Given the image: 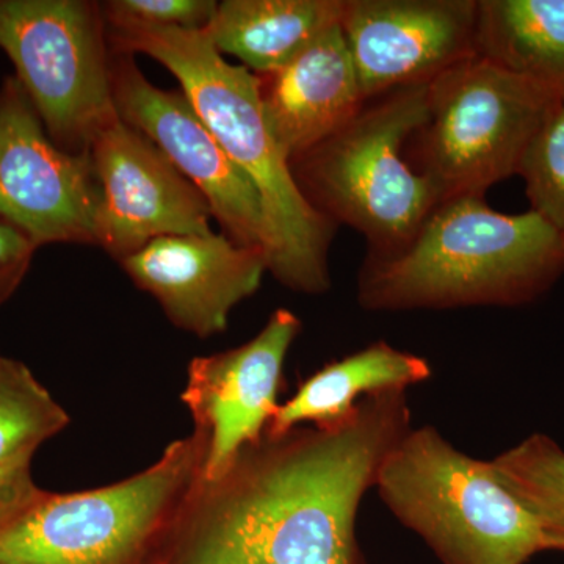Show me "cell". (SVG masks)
Segmentation results:
<instances>
[{
    "instance_id": "obj_16",
    "label": "cell",
    "mask_w": 564,
    "mask_h": 564,
    "mask_svg": "<svg viewBox=\"0 0 564 564\" xmlns=\"http://www.w3.org/2000/svg\"><path fill=\"white\" fill-rule=\"evenodd\" d=\"M429 359L384 340L334 359L304 378L291 399L280 403L265 433L280 436L299 426H332L350 417L366 397L406 391L432 378Z\"/></svg>"
},
{
    "instance_id": "obj_8",
    "label": "cell",
    "mask_w": 564,
    "mask_h": 564,
    "mask_svg": "<svg viewBox=\"0 0 564 564\" xmlns=\"http://www.w3.org/2000/svg\"><path fill=\"white\" fill-rule=\"evenodd\" d=\"M0 47L17 68L47 135L70 154H90L120 120L111 93L109 25L101 3L0 0Z\"/></svg>"
},
{
    "instance_id": "obj_24",
    "label": "cell",
    "mask_w": 564,
    "mask_h": 564,
    "mask_svg": "<svg viewBox=\"0 0 564 564\" xmlns=\"http://www.w3.org/2000/svg\"><path fill=\"white\" fill-rule=\"evenodd\" d=\"M32 463L0 469V530L39 502L46 494L32 477Z\"/></svg>"
},
{
    "instance_id": "obj_3",
    "label": "cell",
    "mask_w": 564,
    "mask_h": 564,
    "mask_svg": "<svg viewBox=\"0 0 564 564\" xmlns=\"http://www.w3.org/2000/svg\"><path fill=\"white\" fill-rule=\"evenodd\" d=\"M564 274V237L536 212L508 215L480 196L437 204L410 242L367 254L358 303L372 313L519 307Z\"/></svg>"
},
{
    "instance_id": "obj_7",
    "label": "cell",
    "mask_w": 564,
    "mask_h": 564,
    "mask_svg": "<svg viewBox=\"0 0 564 564\" xmlns=\"http://www.w3.org/2000/svg\"><path fill=\"white\" fill-rule=\"evenodd\" d=\"M564 96L475 54L430 82L415 143L417 169L440 202L480 196L516 176Z\"/></svg>"
},
{
    "instance_id": "obj_11",
    "label": "cell",
    "mask_w": 564,
    "mask_h": 564,
    "mask_svg": "<svg viewBox=\"0 0 564 564\" xmlns=\"http://www.w3.org/2000/svg\"><path fill=\"white\" fill-rule=\"evenodd\" d=\"M111 93L126 124L144 133L209 203L214 220L234 242L265 250L261 198L228 158L182 90L155 87L133 55L113 52Z\"/></svg>"
},
{
    "instance_id": "obj_25",
    "label": "cell",
    "mask_w": 564,
    "mask_h": 564,
    "mask_svg": "<svg viewBox=\"0 0 564 564\" xmlns=\"http://www.w3.org/2000/svg\"><path fill=\"white\" fill-rule=\"evenodd\" d=\"M162 564H265L221 552H177L165 556Z\"/></svg>"
},
{
    "instance_id": "obj_22",
    "label": "cell",
    "mask_w": 564,
    "mask_h": 564,
    "mask_svg": "<svg viewBox=\"0 0 564 564\" xmlns=\"http://www.w3.org/2000/svg\"><path fill=\"white\" fill-rule=\"evenodd\" d=\"M210 0H110L101 3L107 24L204 31L217 10Z\"/></svg>"
},
{
    "instance_id": "obj_9",
    "label": "cell",
    "mask_w": 564,
    "mask_h": 564,
    "mask_svg": "<svg viewBox=\"0 0 564 564\" xmlns=\"http://www.w3.org/2000/svg\"><path fill=\"white\" fill-rule=\"evenodd\" d=\"M98 177L90 154L51 140L17 77L0 87V218L35 247L95 245Z\"/></svg>"
},
{
    "instance_id": "obj_4",
    "label": "cell",
    "mask_w": 564,
    "mask_h": 564,
    "mask_svg": "<svg viewBox=\"0 0 564 564\" xmlns=\"http://www.w3.org/2000/svg\"><path fill=\"white\" fill-rule=\"evenodd\" d=\"M209 454L203 430L102 488L47 492L0 530V564H161Z\"/></svg>"
},
{
    "instance_id": "obj_20",
    "label": "cell",
    "mask_w": 564,
    "mask_h": 564,
    "mask_svg": "<svg viewBox=\"0 0 564 564\" xmlns=\"http://www.w3.org/2000/svg\"><path fill=\"white\" fill-rule=\"evenodd\" d=\"M494 473L524 503L564 552V451L547 434H532L489 459Z\"/></svg>"
},
{
    "instance_id": "obj_12",
    "label": "cell",
    "mask_w": 564,
    "mask_h": 564,
    "mask_svg": "<svg viewBox=\"0 0 564 564\" xmlns=\"http://www.w3.org/2000/svg\"><path fill=\"white\" fill-rule=\"evenodd\" d=\"M478 0H345L343 32L366 101L477 54Z\"/></svg>"
},
{
    "instance_id": "obj_5",
    "label": "cell",
    "mask_w": 564,
    "mask_h": 564,
    "mask_svg": "<svg viewBox=\"0 0 564 564\" xmlns=\"http://www.w3.org/2000/svg\"><path fill=\"white\" fill-rule=\"evenodd\" d=\"M373 489L443 564H525L556 551L491 462L464 454L433 425L404 434L381 464Z\"/></svg>"
},
{
    "instance_id": "obj_10",
    "label": "cell",
    "mask_w": 564,
    "mask_h": 564,
    "mask_svg": "<svg viewBox=\"0 0 564 564\" xmlns=\"http://www.w3.org/2000/svg\"><path fill=\"white\" fill-rule=\"evenodd\" d=\"M99 182L95 245L117 261L169 236H207L209 203L154 141L124 121L111 122L90 148Z\"/></svg>"
},
{
    "instance_id": "obj_23",
    "label": "cell",
    "mask_w": 564,
    "mask_h": 564,
    "mask_svg": "<svg viewBox=\"0 0 564 564\" xmlns=\"http://www.w3.org/2000/svg\"><path fill=\"white\" fill-rule=\"evenodd\" d=\"M35 250V243L28 236L0 218V304L20 288Z\"/></svg>"
},
{
    "instance_id": "obj_18",
    "label": "cell",
    "mask_w": 564,
    "mask_h": 564,
    "mask_svg": "<svg viewBox=\"0 0 564 564\" xmlns=\"http://www.w3.org/2000/svg\"><path fill=\"white\" fill-rule=\"evenodd\" d=\"M477 54L564 96V0H478Z\"/></svg>"
},
{
    "instance_id": "obj_17",
    "label": "cell",
    "mask_w": 564,
    "mask_h": 564,
    "mask_svg": "<svg viewBox=\"0 0 564 564\" xmlns=\"http://www.w3.org/2000/svg\"><path fill=\"white\" fill-rule=\"evenodd\" d=\"M345 0H225L204 32L256 76L273 73L343 21Z\"/></svg>"
},
{
    "instance_id": "obj_14",
    "label": "cell",
    "mask_w": 564,
    "mask_h": 564,
    "mask_svg": "<svg viewBox=\"0 0 564 564\" xmlns=\"http://www.w3.org/2000/svg\"><path fill=\"white\" fill-rule=\"evenodd\" d=\"M120 263L174 326L202 339L226 332L234 307L254 295L269 273L261 248L223 232L161 237Z\"/></svg>"
},
{
    "instance_id": "obj_13",
    "label": "cell",
    "mask_w": 564,
    "mask_h": 564,
    "mask_svg": "<svg viewBox=\"0 0 564 564\" xmlns=\"http://www.w3.org/2000/svg\"><path fill=\"white\" fill-rule=\"evenodd\" d=\"M300 333L302 321L281 307L247 344L188 364L181 400L209 440L204 478L217 477L243 445L265 433L280 406L285 358Z\"/></svg>"
},
{
    "instance_id": "obj_6",
    "label": "cell",
    "mask_w": 564,
    "mask_h": 564,
    "mask_svg": "<svg viewBox=\"0 0 564 564\" xmlns=\"http://www.w3.org/2000/svg\"><path fill=\"white\" fill-rule=\"evenodd\" d=\"M429 91L430 84L414 85L369 99L340 131L291 161L307 202L366 237L369 254L410 242L441 203L403 152L426 120Z\"/></svg>"
},
{
    "instance_id": "obj_19",
    "label": "cell",
    "mask_w": 564,
    "mask_h": 564,
    "mask_svg": "<svg viewBox=\"0 0 564 564\" xmlns=\"http://www.w3.org/2000/svg\"><path fill=\"white\" fill-rule=\"evenodd\" d=\"M65 408L24 362L0 355V469L32 463L69 425Z\"/></svg>"
},
{
    "instance_id": "obj_21",
    "label": "cell",
    "mask_w": 564,
    "mask_h": 564,
    "mask_svg": "<svg viewBox=\"0 0 564 564\" xmlns=\"http://www.w3.org/2000/svg\"><path fill=\"white\" fill-rule=\"evenodd\" d=\"M518 176L525 182L530 210L564 237V98L534 135Z\"/></svg>"
},
{
    "instance_id": "obj_1",
    "label": "cell",
    "mask_w": 564,
    "mask_h": 564,
    "mask_svg": "<svg viewBox=\"0 0 564 564\" xmlns=\"http://www.w3.org/2000/svg\"><path fill=\"white\" fill-rule=\"evenodd\" d=\"M406 391L366 397L332 426H299L243 445L199 477L165 555L221 552L265 564H367L356 536L364 497L413 429Z\"/></svg>"
},
{
    "instance_id": "obj_2",
    "label": "cell",
    "mask_w": 564,
    "mask_h": 564,
    "mask_svg": "<svg viewBox=\"0 0 564 564\" xmlns=\"http://www.w3.org/2000/svg\"><path fill=\"white\" fill-rule=\"evenodd\" d=\"M111 51L150 55L180 80L193 109L261 198L267 270L284 288L323 295L332 288L336 225L300 191L291 161L263 113L259 77L231 65L204 31L109 25Z\"/></svg>"
},
{
    "instance_id": "obj_15",
    "label": "cell",
    "mask_w": 564,
    "mask_h": 564,
    "mask_svg": "<svg viewBox=\"0 0 564 564\" xmlns=\"http://www.w3.org/2000/svg\"><path fill=\"white\" fill-rule=\"evenodd\" d=\"M258 77L263 113L289 161L340 131L366 104L340 24Z\"/></svg>"
}]
</instances>
